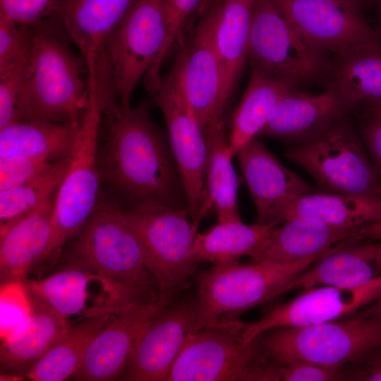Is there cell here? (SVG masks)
Masks as SVG:
<instances>
[{"label": "cell", "instance_id": "obj_1", "mask_svg": "<svg viewBox=\"0 0 381 381\" xmlns=\"http://www.w3.org/2000/svg\"><path fill=\"white\" fill-rule=\"evenodd\" d=\"M97 157L101 194L121 209L161 205L189 211L168 136L152 119L146 99L125 111L116 103L104 106Z\"/></svg>", "mask_w": 381, "mask_h": 381}, {"label": "cell", "instance_id": "obj_2", "mask_svg": "<svg viewBox=\"0 0 381 381\" xmlns=\"http://www.w3.org/2000/svg\"><path fill=\"white\" fill-rule=\"evenodd\" d=\"M32 26L29 66L16 119L78 128L90 99L85 61L72 49V41L58 15Z\"/></svg>", "mask_w": 381, "mask_h": 381}, {"label": "cell", "instance_id": "obj_3", "mask_svg": "<svg viewBox=\"0 0 381 381\" xmlns=\"http://www.w3.org/2000/svg\"><path fill=\"white\" fill-rule=\"evenodd\" d=\"M292 263L271 261L212 265L195 272L199 316L195 332L270 301L289 291L290 285L318 258Z\"/></svg>", "mask_w": 381, "mask_h": 381}, {"label": "cell", "instance_id": "obj_4", "mask_svg": "<svg viewBox=\"0 0 381 381\" xmlns=\"http://www.w3.org/2000/svg\"><path fill=\"white\" fill-rule=\"evenodd\" d=\"M255 345L259 356L267 361L341 368L381 346V316L275 327L255 338Z\"/></svg>", "mask_w": 381, "mask_h": 381}, {"label": "cell", "instance_id": "obj_5", "mask_svg": "<svg viewBox=\"0 0 381 381\" xmlns=\"http://www.w3.org/2000/svg\"><path fill=\"white\" fill-rule=\"evenodd\" d=\"M167 38L163 0H135L108 37L99 87L107 102L125 111L138 82L159 55Z\"/></svg>", "mask_w": 381, "mask_h": 381}, {"label": "cell", "instance_id": "obj_6", "mask_svg": "<svg viewBox=\"0 0 381 381\" xmlns=\"http://www.w3.org/2000/svg\"><path fill=\"white\" fill-rule=\"evenodd\" d=\"M64 262L99 273L158 296L139 241L123 209L100 195L88 219L72 238Z\"/></svg>", "mask_w": 381, "mask_h": 381}, {"label": "cell", "instance_id": "obj_7", "mask_svg": "<svg viewBox=\"0 0 381 381\" xmlns=\"http://www.w3.org/2000/svg\"><path fill=\"white\" fill-rule=\"evenodd\" d=\"M350 116L340 117L283 155L306 171L324 190L381 197L377 171Z\"/></svg>", "mask_w": 381, "mask_h": 381}, {"label": "cell", "instance_id": "obj_8", "mask_svg": "<svg viewBox=\"0 0 381 381\" xmlns=\"http://www.w3.org/2000/svg\"><path fill=\"white\" fill-rule=\"evenodd\" d=\"M141 246L146 267L153 275L158 298L170 302L193 277L191 258L198 226L188 210L152 205L123 210Z\"/></svg>", "mask_w": 381, "mask_h": 381}, {"label": "cell", "instance_id": "obj_9", "mask_svg": "<svg viewBox=\"0 0 381 381\" xmlns=\"http://www.w3.org/2000/svg\"><path fill=\"white\" fill-rule=\"evenodd\" d=\"M104 102L90 90V104L78 128L69 169L55 198L53 234L42 262L54 264L64 246L94 212L101 195L97 140Z\"/></svg>", "mask_w": 381, "mask_h": 381}, {"label": "cell", "instance_id": "obj_10", "mask_svg": "<svg viewBox=\"0 0 381 381\" xmlns=\"http://www.w3.org/2000/svg\"><path fill=\"white\" fill-rule=\"evenodd\" d=\"M329 56L310 44L274 0H255L247 63L296 86L323 80Z\"/></svg>", "mask_w": 381, "mask_h": 381}, {"label": "cell", "instance_id": "obj_11", "mask_svg": "<svg viewBox=\"0 0 381 381\" xmlns=\"http://www.w3.org/2000/svg\"><path fill=\"white\" fill-rule=\"evenodd\" d=\"M30 297L47 306L70 325L117 315L128 304L157 296L85 268L65 267L41 279L24 280Z\"/></svg>", "mask_w": 381, "mask_h": 381}, {"label": "cell", "instance_id": "obj_12", "mask_svg": "<svg viewBox=\"0 0 381 381\" xmlns=\"http://www.w3.org/2000/svg\"><path fill=\"white\" fill-rule=\"evenodd\" d=\"M243 322L226 319L191 333L167 381H259L263 359Z\"/></svg>", "mask_w": 381, "mask_h": 381}, {"label": "cell", "instance_id": "obj_13", "mask_svg": "<svg viewBox=\"0 0 381 381\" xmlns=\"http://www.w3.org/2000/svg\"><path fill=\"white\" fill-rule=\"evenodd\" d=\"M222 0H212L188 32L174 66L193 112L204 130L222 119L221 66L217 30Z\"/></svg>", "mask_w": 381, "mask_h": 381}, {"label": "cell", "instance_id": "obj_14", "mask_svg": "<svg viewBox=\"0 0 381 381\" xmlns=\"http://www.w3.org/2000/svg\"><path fill=\"white\" fill-rule=\"evenodd\" d=\"M150 97L164 119L170 146L186 190L190 217L198 226L204 200L207 144L174 66L162 77Z\"/></svg>", "mask_w": 381, "mask_h": 381}, {"label": "cell", "instance_id": "obj_15", "mask_svg": "<svg viewBox=\"0 0 381 381\" xmlns=\"http://www.w3.org/2000/svg\"><path fill=\"white\" fill-rule=\"evenodd\" d=\"M381 294V276L359 287L321 285L304 289L289 301L274 306L261 318L244 322L247 342L279 327H305L346 318Z\"/></svg>", "mask_w": 381, "mask_h": 381}, {"label": "cell", "instance_id": "obj_16", "mask_svg": "<svg viewBox=\"0 0 381 381\" xmlns=\"http://www.w3.org/2000/svg\"><path fill=\"white\" fill-rule=\"evenodd\" d=\"M197 294L167 304L142 335L132 359L118 380L167 381L198 320Z\"/></svg>", "mask_w": 381, "mask_h": 381}, {"label": "cell", "instance_id": "obj_17", "mask_svg": "<svg viewBox=\"0 0 381 381\" xmlns=\"http://www.w3.org/2000/svg\"><path fill=\"white\" fill-rule=\"evenodd\" d=\"M274 1L299 33L327 55L381 37L360 6L339 0Z\"/></svg>", "mask_w": 381, "mask_h": 381}, {"label": "cell", "instance_id": "obj_18", "mask_svg": "<svg viewBox=\"0 0 381 381\" xmlns=\"http://www.w3.org/2000/svg\"><path fill=\"white\" fill-rule=\"evenodd\" d=\"M169 303L157 298L126 306L92 341L71 378L86 381L118 380L129 365L142 335Z\"/></svg>", "mask_w": 381, "mask_h": 381}, {"label": "cell", "instance_id": "obj_19", "mask_svg": "<svg viewBox=\"0 0 381 381\" xmlns=\"http://www.w3.org/2000/svg\"><path fill=\"white\" fill-rule=\"evenodd\" d=\"M240 168L253 198L255 222L270 227L282 223L283 212L289 201L316 188L284 167L258 138L237 152Z\"/></svg>", "mask_w": 381, "mask_h": 381}, {"label": "cell", "instance_id": "obj_20", "mask_svg": "<svg viewBox=\"0 0 381 381\" xmlns=\"http://www.w3.org/2000/svg\"><path fill=\"white\" fill-rule=\"evenodd\" d=\"M351 115L349 107L330 89L319 94L294 88L278 102L258 137L301 144L313 138L337 119Z\"/></svg>", "mask_w": 381, "mask_h": 381}, {"label": "cell", "instance_id": "obj_21", "mask_svg": "<svg viewBox=\"0 0 381 381\" xmlns=\"http://www.w3.org/2000/svg\"><path fill=\"white\" fill-rule=\"evenodd\" d=\"M134 1L62 0L58 16L85 61L90 83L100 77L106 41Z\"/></svg>", "mask_w": 381, "mask_h": 381}, {"label": "cell", "instance_id": "obj_22", "mask_svg": "<svg viewBox=\"0 0 381 381\" xmlns=\"http://www.w3.org/2000/svg\"><path fill=\"white\" fill-rule=\"evenodd\" d=\"M381 276V240L349 238L319 255L290 285L289 291L321 285L359 287Z\"/></svg>", "mask_w": 381, "mask_h": 381}, {"label": "cell", "instance_id": "obj_23", "mask_svg": "<svg viewBox=\"0 0 381 381\" xmlns=\"http://www.w3.org/2000/svg\"><path fill=\"white\" fill-rule=\"evenodd\" d=\"M322 81L351 115L362 108L381 106V37L330 54Z\"/></svg>", "mask_w": 381, "mask_h": 381}, {"label": "cell", "instance_id": "obj_24", "mask_svg": "<svg viewBox=\"0 0 381 381\" xmlns=\"http://www.w3.org/2000/svg\"><path fill=\"white\" fill-rule=\"evenodd\" d=\"M56 193L33 210L0 228L1 283L24 280L42 262L52 238Z\"/></svg>", "mask_w": 381, "mask_h": 381}, {"label": "cell", "instance_id": "obj_25", "mask_svg": "<svg viewBox=\"0 0 381 381\" xmlns=\"http://www.w3.org/2000/svg\"><path fill=\"white\" fill-rule=\"evenodd\" d=\"M361 226L340 227L311 217H293L284 222L282 226L272 229L262 250L253 261L292 263L319 256L337 243L354 236Z\"/></svg>", "mask_w": 381, "mask_h": 381}, {"label": "cell", "instance_id": "obj_26", "mask_svg": "<svg viewBox=\"0 0 381 381\" xmlns=\"http://www.w3.org/2000/svg\"><path fill=\"white\" fill-rule=\"evenodd\" d=\"M203 131L207 144V159L204 200L198 222L212 214L217 216L219 222L241 220L238 180L231 162L222 120L211 123Z\"/></svg>", "mask_w": 381, "mask_h": 381}, {"label": "cell", "instance_id": "obj_27", "mask_svg": "<svg viewBox=\"0 0 381 381\" xmlns=\"http://www.w3.org/2000/svg\"><path fill=\"white\" fill-rule=\"evenodd\" d=\"M31 299L33 312L30 318L1 339L0 364L4 370L29 368L47 353L70 327L52 308Z\"/></svg>", "mask_w": 381, "mask_h": 381}, {"label": "cell", "instance_id": "obj_28", "mask_svg": "<svg viewBox=\"0 0 381 381\" xmlns=\"http://www.w3.org/2000/svg\"><path fill=\"white\" fill-rule=\"evenodd\" d=\"M255 0H222L217 30L221 66V107L224 109L236 89L247 63Z\"/></svg>", "mask_w": 381, "mask_h": 381}, {"label": "cell", "instance_id": "obj_29", "mask_svg": "<svg viewBox=\"0 0 381 381\" xmlns=\"http://www.w3.org/2000/svg\"><path fill=\"white\" fill-rule=\"evenodd\" d=\"M294 88L298 87L289 82L251 70L246 90L231 116L227 140L232 158L258 138L279 100Z\"/></svg>", "mask_w": 381, "mask_h": 381}, {"label": "cell", "instance_id": "obj_30", "mask_svg": "<svg viewBox=\"0 0 381 381\" xmlns=\"http://www.w3.org/2000/svg\"><path fill=\"white\" fill-rule=\"evenodd\" d=\"M78 128L43 121H14L0 130V158L29 156L56 162L71 157Z\"/></svg>", "mask_w": 381, "mask_h": 381}, {"label": "cell", "instance_id": "obj_31", "mask_svg": "<svg viewBox=\"0 0 381 381\" xmlns=\"http://www.w3.org/2000/svg\"><path fill=\"white\" fill-rule=\"evenodd\" d=\"M296 217H311L335 226H361L381 218V197L330 192L303 194L287 204L282 223Z\"/></svg>", "mask_w": 381, "mask_h": 381}, {"label": "cell", "instance_id": "obj_32", "mask_svg": "<svg viewBox=\"0 0 381 381\" xmlns=\"http://www.w3.org/2000/svg\"><path fill=\"white\" fill-rule=\"evenodd\" d=\"M272 227L241 220L219 222L207 231L197 233L190 252L197 264L222 265L238 261L243 256L254 260L265 246Z\"/></svg>", "mask_w": 381, "mask_h": 381}, {"label": "cell", "instance_id": "obj_33", "mask_svg": "<svg viewBox=\"0 0 381 381\" xmlns=\"http://www.w3.org/2000/svg\"><path fill=\"white\" fill-rule=\"evenodd\" d=\"M116 315L87 319L70 325L66 333L32 366L25 377L33 381H61L79 368L94 338Z\"/></svg>", "mask_w": 381, "mask_h": 381}, {"label": "cell", "instance_id": "obj_34", "mask_svg": "<svg viewBox=\"0 0 381 381\" xmlns=\"http://www.w3.org/2000/svg\"><path fill=\"white\" fill-rule=\"evenodd\" d=\"M71 157L53 162L30 180L0 190V228L33 210L58 190L69 169Z\"/></svg>", "mask_w": 381, "mask_h": 381}, {"label": "cell", "instance_id": "obj_35", "mask_svg": "<svg viewBox=\"0 0 381 381\" xmlns=\"http://www.w3.org/2000/svg\"><path fill=\"white\" fill-rule=\"evenodd\" d=\"M204 0H163L167 38L155 64L143 79L150 95H152L162 80L161 69L172 48L181 45L198 17Z\"/></svg>", "mask_w": 381, "mask_h": 381}, {"label": "cell", "instance_id": "obj_36", "mask_svg": "<svg viewBox=\"0 0 381 381\" xmlns=\"http://www.w3.org/2000/svg\"><path fill=\"white\" fill-rule=\"evenodd\" d=\"M32 312V301L23 280H12L1 283V339L27 321Z\"/></svg>", "mask_w": 381, "mask_h": 381}, {"label": "cell", "instance_id": "obj_37", "mask_svg": "<svg viewBox=\"0 0 381 381\" xmlns=\"http://www.w3.org/2000/svg\"><path fill=\"white\" fill-rule=\"evenodd\" d=\"M30 49L12 67L0 73V130L16 121V104L27 75Z\"/></svg>", "mask_w": 381, "mask_h": 381}, {"label": "cell", "instance_id": "obj_38", "mask_svg": "<svg viewBox=\"0 0 381 381\" xmlns=\"http://www.w3.org/2000/svg\"><path fill=\"white\" fill-rule=\"evenodd\" d=\"M267 381L344 380L341 368H327L302 361H268Z\"/></svg>", "mask_w": 381, "mask_h": 381}, {"label": "cell", "instance_id": "obj_39", "mask_svg": "<svg viewBox=\"0 0 381 381\" xmlns=\"http://www.w3.org/2000/svg\"><path fill=\"white\" fill-rule=\"evenodd\" d=\"M62 0H0V18L20 25H33L58 15Z\"/></svg>", "mask_w": 381, "mask_h": 381}, {"label": "cell", "instance_id": "obj_40", "mask_svg": "<svg viewBox=\"0 0 381 381\" xmlns=\"http://www.w3.org/2000/svg\"><path fill=\"white\" fill-rule=\"evenodd\" d=\"M32 25H20L0 18V73L12 67L30 49Z\"/></svg>", "mask_w": 381, "mask_h": 381}, {"label": "cell", "instance_id": "obj_41", "mask_svg": "<svg viewBox=\"0 0 381 381\" xmlns=\"http://www.w3.org/2000/svg\"><path fill=\"white\" fill-rule=\"evenodd\" d=\"M52 163L44 159L23 155L0 158V190L24 183Z\"/></svg>", "mask_w": 381, "mask_h": 381}, {"label": "cell", "instance_id": "obj_42", "mask_svg": "<svg viewBox=\"0 0 381 381\" xmlns=\"http://www.w3.org/2000/svg\"><path fill=\"white\" fill-rule=\"evenodd\" d=\"M357 131L377 171L381 185V107L362 108L353 114Z\"/></svg>", "mask_w": 381, "mask_h": 381}, {"label": "cell", "instance_id": "obj_43", "mask_svg": "<svg viewBox=\"0 0 381 381\" xmlns=\"http://www.w3.org/2000/svg\"><path fill=\"white\" fill-rule=\"evenodd\" d=\"M341 369L344 380L381 381V346Z\"/></svg>", "mask_w": 381, "mask_h": 381}, {"label": "cell", "instance_id": "obj_44", "mask_svg": "<svg viewBox=\"0 0 381 381\" xmlns=\"http://www.w3.org/2000/svg\"><path fill=\"white\" fill-rule=\"evenodd\" d=\"M353 238L358 241L381 240V218L361 226Z\"/></svg>", "mask_w": 381, "mask_h": 381}, {"label": "cell", "instance_id": "obj_45", "mask_svg": "<svg viewBox=\"0 0 381 381\" xmlns=\"http://www.w3.org/2000/svg\"><path fill=\"white\" fill-rule=\"evenodd\" d=\"M381 316V294L373 302L348 318Z\"/></svg>", "mask_w": 381, "mask_h": 381}, {"label": "cell", "instance_id": "obj_46", "mask_svg": "<svg viewBox=\"0 0 381 381\" xmlns=\"http://www.w3.org/2000/svg\"><path fill=\"white\" fill-rule=\"evenodd\" d=\"M366 5L373 8L376 16V25L374 29L381 34V0H366L365 6Z\"/></svg>", "mask_w": 381, "mask_h": 381}, {"label": "cell", "instance_id": "obj_47", "mask_svg": "<svg viewBox=\"0 0 381 381\" xmlns=\"http://www.w3.org/2000/svg\"><path fill=\"white\" fill-rule=\"evenodd\" d=\"M0 380H24V377L20 375H11L8 373L1 374Z\"/></svg>", "mask_w": 381, "mask_h": 381}, {"label": "cell", "instance_id": "obj_48", "mask_svg": "<svg viewBox=\"0 0 381 381\" xmlns=\"http://www.w3.org/2000/svg\"><path fill=\"white\" fill-rule=\"evenodd\" d=\"M340 1L347 3L349 4L355 5L363 8L365 4L366 0H339Z\"/></svg>", "mask_w": 381, "mask_h": 381}, {"label": "cell", "instance_id": "obj_49", "mask_svg": "<svg viewBox=\"0 0 381 381\" xmlns=\"http://www.w3.org/2000/svg\"><path fill=\"white\" fill-rule=\"evenodd\" d=\"M212 0H205L204 2H203V5L204 6H207V4H209Z\"/></svg>", "mask_w": 381, "mask_h": 381}, {"label": "cell", "instance_id": "obj_50", "mask_svg": "<svg viewBox=\"0 0 381 381\" xmlns=\"http://www.w3.org/2000/svg\"><path fill=\"white\" fill-rule=\"evenodd\" d=\"M378 194H379L380 196H381V185H380V186L379 188V190H378Z\"/></svg>", "mask_w": 381, "mask_h": 381}]
</instances>
